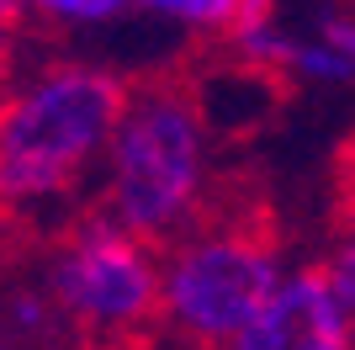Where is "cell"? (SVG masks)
I'll return each mask as SVG.
<instances>
[{
	"label": "cell",
	"instance_id": "obj_1",
	"mask_svg": "<svg viewBox=\"0 0 355 350\" xmlns=\"http://www.w3.org/2000/svg\"><path fill=\"white\" fill-rule=\"evenodd\" d=\"M128 90L101 64H48L0 90V218L74 202L112 149Z\"/></svg>",
	"mask_w": 355,
	"mask_h": 350
},
{
	"label": "cell",
	"instance_id": "obj_2",
	"mask_svg": "<svg viewBox=\"0 0 355 350\" xmlns=\"http://www.w3.org/2000/svg\"><path fill=\"white\" fill-rule=\"evenodd\" d=\"M212 207V133L202 101L180 80L133 85L101 160V212L144 244L170 249L207 223Z\"/></svg>",
	"mask_w": 355,
	"mask_h": 350
},
{
	"label": "cell",
	"instance_id": "obj_3",
	"mask_svg": "<svg viewBox=\"0 0 355 350\" xmlns=\"http://www.w3.org/2000/svg\"><path fill=\"white\" fill-rule=\"evenodd\" d=\"M292 271L286 244L260 212L212 207L207 223L164 249L159 329L191 350H228L270 308Z\"/></svg>",
	"mask_w": 355,
	"mask_h": 350
},
{
	"label": "cell",
	"instance_id": "obj_4",
	"mask_svg": "<svg viewBox=\"0 0 355 350\" xmlns=\"http://www.w3.org/2000/svg\"><path fill=\"white\" fill-rule=\"evenodd\" d=\"M37 281L48 287L74 350H148L164 303V249L112 223L101 207L48 233Z\"/></svg>",
	"mask_w": 355,
	"mask_h": 350
},
{
	"label": "cell",
	"instance_id": "obj_5",
	"mask_svg": "<svg viewBox=\"0 0 355 350\" xmlns=\"http://www.w3.org/2000/svg\"><path fill=\"white\" fill-rule=\"evenodd\" d=\"M355 319L329 292L318 265H297L286 287L270 297V308L244 329L228 350H350Z\"/></svg>",
	"mask_w": 355,
	"mask_h": 350
},
{
	"label": "cell",
	"instance_id": "obj_6",
	"mask_svg": "<svg viewBox=\"0 0 355 350\" xmlns=\"http://www.w3.org/2000/svg\"><path fill=\"white\" fill-rule=\"evenodd\" d=\"M133 6L191 32H234L239 11H244V0H133Z\"/></svg>",
	"mask_w": 355,
	"mask_h": 350
},
{
	"label": "cell",
	"instance_id": "obj_7",
	"mask_svg": "<svg viewBox=\"0 0 355 350\" xmlns=\"http://www.w3.org/2000/svg\"><path fill=\"white\" fill-rule=\"evenodd\" d=\"M318 271H324L329 292L345 303V313L355 319V218L345 223L340 233H334V244L324 249V260H318Z\"/></svg>",
	"mask_w": 355,
	"mask_h": 350
},
{
	"label": "cell",
	"instance_id": "obj_8",
	"mask_svg": "<svg viewBox=\"0 0 355 350\" xmlns=\"http://www.w3.org/2000/svg\"><path fill=\"white\" fill-rule=\"evenodd\" d=\"M21 11L53 16V22H80V27H96V22H117L133 0H16Z\"/></svg>",
	"mask_w": 355,
	"mask_h": 350
},
{
	"label": "cell",
	"instance_id": "obj_9",
	"mask_svg": "<svg viewBox=\"0 0 355 350\" xmlns=\"http://www.w3.org/2000/svg\"><path fill=\"white\" fill-rule=\"evenodd\" d=\"M16 27H21V6H16V0H0V74H6V64H11V53H16Z\"/></svg>",
	"mask_w": 355,
	"mask_h": 350
},
{
	"label": "cell",
	"instance_id": "obj_10",
	"mask_svg": "<svg viewBox=\"0 0 355 350\" xmlns=\"http://www.w3.org/2000/svg\"><path fill=\"white\" fill-rule=\"evenodd\" d=\"M0 350H11V345H6V329H0Z\"/></svg>",
	"mask_w": 355,
	"mask_h": 350
},
{
	"label": "cell",
	"instance_id": "obj_11",
	"mask_svg": "<svg viewBox=\"0 0 355 350\" xmlns=\"http://www.w3.org/2000/svg\"><path fill=\"white\" fill-rule=\"evenodd\" d=\"M170 350H191V345H170Z\"/></svg>",
	"mask_w": 355,
	"mask_h": 350
},
{
	"label": "cell",
	"instance_id": "obj_12",
	"mask_svg": "<svg viewBox=\"0 0 355 350\" xmlns=\"http://www.w3.org/2000/svg\"><path fill=\"white\" fill-rule=\"evenodd\" d=\"M350 350H355V345H350Z\"/></svg>",
	"mask_w": 355,
	"mask_h": 350
}]
</instances>
